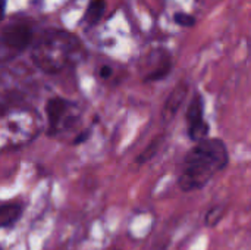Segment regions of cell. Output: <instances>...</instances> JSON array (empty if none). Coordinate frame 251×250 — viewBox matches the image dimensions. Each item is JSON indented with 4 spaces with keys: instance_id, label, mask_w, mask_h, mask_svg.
<instances>
[{
    "instance_id": "obj_1",
    "label": "cell",
    "mask_w": 251,
    "mask_h": 250,
    "mask_svg": "<svg viewBox=\"0 0 251 250\" xmlns=\"http://www.w3.org/2000/svg\"><path fill=\"white\" fill-rule=\"evenodd\" d=\"M229 164V152L224 140L207 139L196 143L187 153L179 175V189L191 193L203 189L210 180L222 172Z\"/></svg>"
},
{
    "instance_id": "obj_2",
    "label": "cell",
    "mask_w": 251,
    "mask_h": 250,
    "mask_svg": "<svg viewBox=\"0 0 251 250\" xmlns=\"http://www.w3.org/2000/svg\"><path fill=\"white\" fill-rule=\"evenodd\" d=\"M84 53V46L75 34L65 29H46L37 38L31 59L43 72L59 74L82 60Z\"/></svg>"
},
{
    "instance_id": "obj_3",
    "label": "cell",
    "mask_w": 251,
    "mask_h": 250,
    "mask_svg": "<svg viewBox=\"0 0 251 250\" xmlns=\"http://www.w3.org/2000/svg\"><path fill=\"white\" fill-rule=\"evenodd\" d=\"M76 111V105L72 103L71 100L63 97H50L46 103L49 136L54 137L59 133H62V130L71 128L78 119Z\"/></svg>"
},
{
    "instance_id": "obj_4",
    "label": "cell",
    "mask_w": 251,
    "mask_h": 250,
    "mask_svg": "<svg viewBox=\"0 0 251 250\" xmlns=\"http://www.w3.org/2000/svg\"><path fill=\"white\" fill-rule=\"evenodd\" d=\"M34 31L26 21H13L1 29V46L12 56L24 52L32 41Z\"/></svg>"
},
{
    "instance_id": "obj_5",
    "label": "cell",
    "mask_w": 251,
    "mask_h": 250,
    "mask_svg": "<svg viewBox=\"0 0 251 250\" xmlns=\"http://www.w3.org/2000/svg\"><path fill=\"white\" fill-rule=\"evenodd\" d=\"M187 125H188V137L190 140L200 143L209 139V122L204 119V100L200 93H196L188 105L187 113Z\"/></svg>"
},
{
    "instance_id": "obj_6",
    "label": "cell",
    "mask_w": 251,
    "mask_h": 250,
    "mask_svg": "<svg viewBox=\"0 0 251 250\" xmlns=\"http://www.w3.org/2000/svg\"><path fill=\"white\" fill-rule=\"evenodd\" d=\"M188 83L187 81H181L168 96L163 109H162V119L165 122H171L174 119V116L178 113L179 108L182 106V103L185 102L187 96H188Z\"/></svg>"
},
{
    "instance_id": "obj_7",
    "label": "cell",
    "mask_w": 251,
    "mask_h": 250,
    "mask_svg": "<svg viewBox=\"0 0 251 250\" xmlns=\"http://www.w3.org/2000/svg\"><path fill=\"white\" fill-rule=\"evenodd\" d=\"M172 71V59L171 56L165 52L162 53L159 62L154 65V68H151L147 75L144 77V81L146 83H156V81H160V80H165Z\"/></svg>"
},
{
    "instance_id": "obj_8",
    "label": "cell",
    "mask_w": 251,
    "mask_h": 250,
    "mask_svg": "<svg viewBox=\"0 0 251 250\" xmlns=\"http://www.w3.org/2000/svg\"><path fill=\"white\" fill-rule=\"evenodd\" d=\"M22 217L21 203H4L0 206V225L3 228L13 227Z\"/></svg>"
},
{
    "instance_id": "obj_9",
    "label": "cell",
    "mask_w": 251,
    "mask_h": 250,
    "mask_svg": "<svg viewBox=\"0 0 251 250\" xmlns=\"http://www.w3.org/2000/svg\"><path fill=\"white\" fill-rule=\"evenodd\" d=\"M106 9V1L104 0H90V3L87 4L85 13H84V22L90 24V25H96Z\"/></svg>"
},
{
    "instance_id": "obj_10",
    "label": "cell",
    "mask_w": 251,
    "mask_h": 250,
    "mask_svg": "<svg viewBox=\"0 0 251 250\" xmlns=\"http://www.w3.org/2000/svg\"><path fill=\"white\" fill-rule=\"evenodd\" d=\"M163 134H160V136H157L154 140H151V143L140 153V156L135 159V162L137 164H140V165H144V164H147V162H150L156 155H157V152L160 150V147H162V144H163Z\"/></svg>"
},
{
    "instance_id": "obj_11",
    "label": "cell",
    "mask_w": 251,
    "mask_h": 250,
    "mask_svg": "<svg viewBox=\"0 0 251 250\" xmlns=\"http://www.w3.org/2000/svg\"><path fill=\"white\" fill-rule=\"evenodd\" d=\"M222 218H224V208L222 206H215L207 212L204 222H206L207 227H216L221 222Z\"/></svg>"
},
{
    "instance_id": "obj_12",
    "label": "cell",
    "mask_w": 251,
    "mask_h": 250,
    "mask_svg": "<svg viewBox=\"0 0 251 250\" xmlns=\"http://www.w3.org/2000/svg\"><path fill=\"white\" fill-rule=\"evenodd\" d=\"M174 21H175L178 25L185 27V28L194 27V25H196V18H194L193 15H190V13H185V12H176V13L174 15Z\"/></svg>"
},
{
    "instance_id": "obj_13",
    "label": "cell",
    "mask_w": 251,
    "mask_h": 250,
    "mask_svg": "<svg viewBox=\"0 0 251 250\" xmlns=\"http://www.w3.org/2000/svg\"><path fill=\"white\" fill-rule=\"evenodd\" d=\"M90 136H91V133H90V130H84V131H81L75 139H74V141H72V144H75V146H78V144H81V143H84V141H87L88 139H90Z\"/></svg>"
},
{
    "instance_id": "obj_14",
    "label": "cell",
    "mask_w": 251,
    "mask_h": 250,
    "mask_svg": "<svg viewBox=\"0 0 251 250\" xmlns=\"http://www.w3.org/2000/svg\"><path fill=\"white\" fill-rule=\"evenodd\" d=\"M99 75H100V78H103V80H109V78L113 75L112 66H109V65H101V68L99 69Z\"/></svg>"
}]
</instances>
